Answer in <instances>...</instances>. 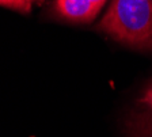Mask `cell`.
<instances>
[{"instance_id":"cell-3","label":"cell","mask_w":152,"mask_h":137,"mask_svg":"<svg viewBox=\"0 0 152 137\" xmlns=\"http://www.w3.org/2000/svg\"><path fill=\"white\" fill-rule=\"evenodd\" d=\"M137 137H152V80L147 84L141 96L137 101Z\"/></svg>"},{"instance_id":"cell-4","label":"cell","mask_w":152,"mask_h":137,"mask_svg":"<svg viewBox=\"0 0 152 137\" xmlns=\"http://www.w3.org/2000/svg\"><path fill=\"white\" fill-rule=\"evenodd\" d=\"M35 0H0V6L19 11V12H30Z\"/></svg>"},{"instance_id":"cell-1","label":"cell","mask_w":152,"mask_h":137,"mask_svg":"<svg viewBox=\"0 0 152 137\" xmlns=\"http://www.w3.org/2000/svg\"><path fill=\"white\" fill-rule=\"evenodd\" d=\"M96 29L137 50H152V0H113Z\"/></svg>"},{"instance_id":"cell-2","label":"cell","mask_w":152,"mask_h":137,"mask_svg":"<svg viewBox=\"0 0 152 137\" xmlns=\"http://www.w3.org/2000/svg\"><path fill=\"white\" fill-rule=\"evenodd\" d=\"M104 4L106 0H54L53 10L71 23H91Z\"/></svg>"}]
</instances>
